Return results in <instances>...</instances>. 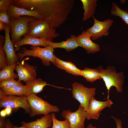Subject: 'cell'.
Returning a JSON list of instances; mask_svg holds the SVG:
<instances>
[{
	"label": "cell",
	"mask_w": 128,
	"mask_h": 128,
	"mask_svg": "<svg viewBox=\"0 0 128 128\" xmlns=\"http://www.w3.org/2000/svg\"><path fill=\"white\" fill-rule=\"evenodd\" d=\"M74 4V0H38L34 9L40 13V19L55 28L66 21Z\"/></svg>",
	"instance_id": "6da1fadb"
},
{
	"label": "cell",
	"mask_w": 128,
	"mask_h": 128,
	"mask_svg": "<svg viewBox=\"0 0 128 128\" xmlns=\"http://www.w3.org/2000/svg\"><path fill=\"white\" fill-rule=\"evenodd\" d=\"M28 26L29 31L27 35L51 41L59 35L55 28L51 27L47 23L40 19L35 18L29 23Z\"/></svg>",
	"instance_id": "7a4b0ae2"
},
{
	"label": "cell",
	"mask_w": 128,
	"mask_h": 128,
	"mask_svg": "<svg viewBox=\"0 0 128 128\" xmlns=\"http://www.w3.org/2000/svg\"><path fill=\"white\" fill-rule=\"evenodd\" d=\"M30 49H27L26 48H23L21 52L17 53V55L20 59H22L27 56L36 57L40 59L42 64L45 66H48L50 62L54 64L56 56L54 54V49L50 46L44 48L39 46H32Z\"/></svg>",
	"instance_id": "3957f363"
},
{
	"label": "cell",
	"mask_w": 128,
	"mask_h": 128,
	"mask_svg": "<svg viewBox=\"0 0 128 128\" xmlns=\"http://www.w3.org/2000/svg\"><path fill=\"white\" fill-rule=\"evenodd\" d=\"M31 111L30 116L31 118L35 116L49 114L51 112H57L59 111L57 106L52 105L42 99L36 94H32L27 96Z\"/></svg>",
	"instance_id": "277c9868"
},
{
	"label": "cell",
	"mask_w": 128,
	"mask_h": 128,
	"mask_svg": "<svg viewBox=\"0 0 128 128\" xmlns=\"http://www.w3.org/2000/svg\"><path fill=\"white\" fill-rule=\"evenodd\" d=\"M35 18L27 16L10 18L11 41L13 44L19 41L23 35L27 34L29 31L28 23Z\"/></svg>",
	"instance_id": "5b68a950"
},
{
	"label": "cell",
	"mask_w": 128,
	"mask_h": 128,
	"mask_svg": "<svg viewBox=\"0 0 128 128\" xmlns=\"http://www.w3.org/2000/svg\"><path fill=\"white\" fill-rule=\"evenodd\" d=\"M96 90V88H89L77 82L74 83L72 85L73 97L80 103V105L86 111L90 99L95 97Z\"/></svg>",
	"instance_id": "8992f818"
},
{
	"label": "cell",
	"mask_w": 128,
	"mask_h": 128,
	"mask_svg": "<svg viewBox=\"0 0 128 128\" xmlns=\"http://www.w3.org/2000/svg\"><path fill=\"white\" fill-rule=\"evenodd\" d=\"M98 69L108 90L107 99H109V91L111 87H115L118 92H122L123 90L122 86L123 79L121 73H117L110 68L105 69L100 67Z\"/></svg>",
	"instance_id": "52a82bcc"
},
{
	"label": "cell",
	"mask_w": 128,
	"mask_h": 128,
	"mask_svg": "<svg viewBox=\"0 0 128 128\" xmlns=\"http://www.w3.org/2000/svg\"><path fill=\"white\" fill-rule=\"evenodd\" d=\"M0 100L1 108L10 107L14 111L22 108L24 110L26 113H30L31 108L26 96H6Z\"/></svg>",
	"instance_id": "ba28073f"
},
{
	"label": "cell",
	"mask_w": 128,
	"mask_h": 128,
	"mask_svg": "<svg viewBox=\"0 0 128 128\" xmlns=\"http://www.w3.org/2000/svg\"><path fill=\"white\" fill-rule=\"evenodd\" d=\"M61 114L63 118L69 121L70 128H85L84 123L87 118V113L80 105L74 112L67 110L63 111Z\"/></svg>",
	"instance_id": "9c48e42d"
},
{
	"label": "cell",
	"mask_w": 128,
	"mask_h": 128,
	"mask_svg": "<svg viewBox=\"0 0 128 128\" xmlns=\"http://www.w3.org/2000/svg\"><path fill=\"white\" fill-rule=\"evenodd\" d=\"M93 25L86 30L90 34L91 40H95L103 36H107L110 34L109 30L114 21L108 19L103 21L96 19L93 16Z\"/></svg>",
	"instance_id": "30bf717a"
},
{
	"label": "cell",
	"mask_w": 128,
	"mask_h": 128,
	"mask_svg": "<svg viewBox=\"0 0 128 128\" xmlns=\"http://www.w3.org/2000/svg\"><path fill=\"white\" fill-rule=\"evenodd\" d=\"M113 104L111 100L109 99L102 101L96 100L95 97L91 98L87 111V119L88 120L91 119L98 120L101 112L106 107H110Z\"/></svg>",
	"instance_id": "8fae6325"
},
{
	"label": "cell",
	"mask_w": 128,
	"mask_h": 128,
	"mask_svg": "<svg viewBox=\"0 0 128 128\" xmlns=\"http://www.w3.org/2000/svg\"><path fill=\"white\" fill-rule=\"evenodd\" d=\"M5 37L3 48L6 54L8 65H9L17 63L19 58L17 55L15 53L14 44L10 39V27L5 24Z\"/></svg>",
	"instance_id": "7c38bea8"
},
{
	"label": "cell",
	"mask_w": 128,
	"mask_h": 128,
	"mask_svg": "<svg viewBox=\"0 0 128 128\" xmlns=\"http://www.w3.org/2000/svg\"><path fill=\"white\" fill-rule=\"evenodd\" d=\"M15 70L18 73V81L24 82L36 78L37 73L35 66L25 62L23 63L20 62L17 63Z\"/></svg>",
	"instance_id": "4fadbf2b"
},
{
	"label": "cell",
	"mask_w": 128,
	"mask_h": 128,
	"mask_svg": "<svg viewBox=\"0 0 128 128\" xmlns=\"http://www.w3.org/2000/svg\"><path fill=\"white\" fill-rule=\"evenodd\" d=\"M77 38L79 46L82 47L88 53H94L100 50L99 45L92 41L90 34L86 30L82 31Z\"/></svg>",
	"instance_id": "5bb4252c"
},
{
	"label": "cell",
	"mask_w": 128,
	"mask_h": 128,
	"mask_svg": "<svg viewBox=\"0 0 128 128\" xmlns=\"http://www.w3.org/2000/svg\"><path fill=\"white\" fill-rule=\"evenodd\" d=\"M7 12L10 18H16L23 16L33 17L38 19L41 18V15L37 11L28 10L12 4L9 6Z\"/></svg>",
	"instance_id": "9a60e30c"
},
{
	"label": "cell",
	"mask_w": 128,
	"mask_h": 128,
	"mask_svg": "<svg viewBox=\"0 0 128 128\" xmlns=\"http://www.w3.org/2000/svg\"><path fill=\"white\" fill-rule=\"evenodd\" d=\"M48 41L43 39L37 38L25 35L19 41L14 44L15 52L20 50V47L23 45H29L33 46H42L44 47L48 46Z\"/></svg>",
	"instance_id": "2e32d148"
},
{
	"label": "cell",
	"mask_w": 128,
	"mask_h": 128,
	"mask_svg": "<svg viewBox=\"0 0 128 128\" xmlns=\"http://www.w3.org/2000/svg\"><path fill=\"white\" fill-rule=\"evenodd\" d=\"M25 82L27 96L32 94L39 93L43 91L45 86L48 85L46 82L40 78L31 79Z\"/></svg>",
	"instance_id": "e0dca14e"
},
{
	"label": "cell",
	"mask_w": 128,
	"mask_h": 128,
	"mask_svg": "<svg viewBox=\"0 0 128 128\" xmlns=\"http://www.w3.org/2000/svg\"><path fill=\"white\" fill-rule=\"evenodd\" d=\"M52 122L50 114L44 115L35 121L29 122L22 121V126L27 128H48L51 127Z\"/></svg>",
	"instance_id": "ac0fdd59"
},
{
	"label": "cell",
	"mask_w": 128,
	"mask_h": 128,
	"mask_svg": "<svg viewBox=\"0 0 128 128\" xmlns=\"http://www.w3.org/2000/svg\"><path fill=\"white\" fill-rule=\"evenodd\" d=\"M49 45L54 49L61 48L65 49L67 52H69L75 49L79 46L77 37L74 35H71L69 38L67 39L66 41L59 42H53L48 41Z\"/></svg>",
	"instance_id": "d6986e66"
},
{
	"label": "cell",
	"mask_w": 128,
	"mask_h": 128,
	"mask_svg": "<svg viewBox=\"0 0 128 128\" xmlns=\"http://www.w3.org/2000/svg\"><path fill=\"white\" fill-rule=\"evenodd\" d=\"M58 68L65 70L66 72L73 75L81 76V70L78 69L75 65L70 62L64 61L55 57L54 64Z\"/></svg>",
	"instance_id": "ffe728a7"
},
{
	"label": "cell",
	"mask_w": 128,
	"mask_h": 128,
	"mask_svg": "<svg viewBox=\"0 0 128 128\" xmlns=\"http://www.w3.org/2000/svg\"><path fill=\"white\" fill-rule=\"evenodd\" d=\"M84 10L82 20L86 21L93 16L97 6V0H81Z\"/></svg>",
	"instance_id": "44dd1931"
},
{
	"label": "cell",
	"mask_w": 128,
	"mask_h": 128,
	"mask_svg": "<svg viewBox=\"0 0 128 128\" xmlns=\"http://www.w3.org/2000/svg\"><path fill=\"white\" fill-rule=\"evenodd\" d=\"M17 63L7 65L0 72V81L10 78H18V74L14 72Z\"/></svg>",
	"instance_id": "7402d4cb"
},
{
	"label": "cell",
	"mask_w": 128,
	"mask_h": 128,
	"mask_svg": "<svg viewBox=\"0 0 128 128\" xmlns=\"http://www.w3.org/2000/svg\"><path fill=\"white\" fill-rule=\"evenodd\" d=\"M81 76L87 81L91 82L101 79L100 73L97 69H90L86 67L81 70Z\"/></svg>",
	"instance_id": "603a6c76"
},
{
	"label": "cell",
	"mask_w": 128,
	"mask_h": 128,
	"mask_svg": "<svg viewBox=\"0 0 128 128\" xmlns=\"http://www.w3.org/2000/svg\"><path fill=\"white\" fill-rule=\"evenodd\" d=\"M0 89L6 96H26V89L25 85L15 86L7 89Z\"/></svg>",
	"instance_id": "cb8c5ba5"
},
{
	"label": "cell",
	"mask_w": 128,
	"mask_h": 128,
	"mask_svg": "<svg viewBox=\"0 0 128 128\" xmlns=\"http://www.w3.org/2000/svg\"><path fill=\"white\" fill-rule=\"evenodd\" d=\"M110 13L113 15L119 17L128 25V12L120 8L114 2L112 3Z\"/></svg>",
	"instance_id": "d4e9b609"
},
{
	"label": "cell",
	"mask_w": 128,
	"mask_h": 128,
	"mask_svg": "<svg viewBox=\"0 0 128 128\" xmlns=\"http://www.w3.org/2000/svg\"><path fill=\"white\" fill-rule=\"evenodd\" d=\"M52 122V128H70V125L69 121L66 119L63 121H59L56 118L54 113L50 114Z\"/></svg>",
	"instance_id": "484cf974"
},
{
	"label": "cell",
	"mask_w": 128,
	"mask_h": 128,
	"mask_svg": "<svg viewBox=\"0 0 128 128\" xmlns=\"http://www.w3.org/2000/svg\"><path fill=\"white\" fill-rule=\"evenodd\" d=\"M5 37L0 36V69H1L7 65L6 53L3 48Z\"/></svg>",
	"instance_id": "4316f807"
},
{
	"label": "cell",
	"mask_w": 128,
	"mask_h": 128,
	"mask_svg": "<svg viewBox=\"0 0 128 128\" xmlns=\"http://www.w3.org/2000/svg\"><path fill=\"white\" fill-rule=\"evenodd\" d=\"M23 85L21 81H16L14 78H10L0 81V87L2 89H7L15 86Z\"/></svg>",
	"instance_id": "83f0119b"
},
{
	"label": "cell",
	"mask_w": 128,
	"mask_h": 128,
	"mask_svg": "<svg viewBox=\"0 0 128 128\" xmlns=\"http://www.w3.org/2000/svg\"><path fill=\"white\" fill-rule=\"evenodd\" d=\"M0 21L10 27V18L7 11L0 12Z\"/></svg>",
	"instance_id": "f1b7e54d"
},
{
	"label": "cell",
	"mask_w": 128,
	"mask_h": 128,
	"mask_svg": "<svg viewBox=\"0 0 128 128\" xmlns=\"http://www.w3.org/2000/svg\"><path fill=\"white\" fill-rule=\"evenodd\" d=\"M13 0H0V12L7 11L10 5L12 4Z\"/></svg>",
	"instance_id": "f546056e"
},
{
	"label": "cell",
	"mask_w": 128,
	"mask_h": 128,
	"mask_svg": "<svg viewBox=\"0 0 128 128\" xmlns=\"http://www.w3.org/2000/svg\"><path fill=\"white\" fill-rule=\"evenodd\" d=\"M111 117L114 119L116 123V128H123L122 121L120 119L116 118L113 116H112Z\"/></svg>",
	"instance_id": "4dcf8cb0"
},
{
	"label": "cell",
	"mask_w": 128,
	"mask_h": 128,
	"mask_svg": "<svg viewBox=\"0 0 128 128\" xmlns=\"http://www.w3.org/2000/svg\"><path fill=\"white\" fill-rule=\"evenodd\" d=\"M7 121L3 117H0V128H5L6 125Z\"/></svg>",
	"instance_id": "1f68e13d"
},
{
	"label": "cell",
	"mask_w": 128,
	"mask_h": 128,
	"mask_svg": "<svg viewBox=\"0 0 128 128\" xmlns=\"http://www.w3.org/2000/svg\"><path fill=\"white\" fill-rule=\"evenodd\" d=\"M7 124L6 125L5 128H13L14 126L9 119H7L6 120Z\"/></svg>",
	"instance_id": "d6a6232c"
},
{
	"label": "cell",
	"mask_w": 128,
	"mask_h": 128,
	"mask_svg": "<svg viewBox=\"0 0 128 128\" xmlns=\"http://www.w3.org/2000/svg\"><path fill=\"white\" fill-rule=\"evenodd\" d=\"M7 115H9L11 113L12 109L10 107H6L5 109Z\"/></svg>",
	"instance_id": "836d02e7"
},
{
	"label": "cell",
	"mask_w": 128,
	"mask_h": 128,
	"mask_svg": "<svg viewBox=\"0 0 128 128\" xmlns=\"http://www.w3.org/2000/svg\"><path fill=\"white\" fill-rule=\"evenodd\" d=\"M7 115V114L5 109L1 110L0 112V115L1 117H5Z\"/></svg>",
	"instance_id": "e575fe53"
},
{
	"label": "cell",
	"mask_w": 128,
	"mask_h": 128,
	"mask_svg": "<svg viewBox=\"0 0 128 128\" xmlns=\"http://www.w3.org/2000/svg\"><path fill=\"white\" fill-rule=\"evenodd\" d=\"M5 24L2 21H0V30L1 31L2 30H5Z\"/></svg>",
	"instance_id": "d590c367"
},
{
	"label": "cell",
	"mask_w": 128,
	"mask_h": 128,
	"mask_svg": "<svg viewBox=\"0 0 128 128\" xmlns=\"http://www.w3.org/2000/svg\"><path fill=\"white\" fill-rule=\"evenodd\" d=\"M6 95H5L4 93L0 89V100H1L4 98Z\"/></svg>",
	"instance_id": "8d00e7d4"
},
{
	"label": "cell",
	"mask_w": 128,
	"mask_h": 128,
	"mask_svg": "<svg viewBox=\"0 0 128 128\" xmlns=\"http://www.w3.org/2000/svg\"><path fill=\"white\" fill-rule=\"evenodd\" d=\"M86 128H98L97 127L94 126L91 123H90L86 127Z\"/></svg>",
	"instance_id": "74e56055"
},
{
	"label": "cell",
	"mask_w": 128,
	"mask_h": 128,
	"mask_svg": "<svg viewBox=\"0 0 128 128\" xmlns=\"http://www.w3.org/2000/svg\"><path fill=\"white\" fill-rule=\"evenodd\" d=\"M13 128H27L25 127L22 126L20 127H18L16 126H14Z\"/></svg>",
	"instance_id": "f35d334b"
}]
</instances>
